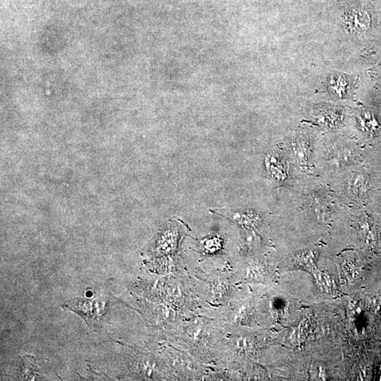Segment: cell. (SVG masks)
Returning a JSON list of instances; mask_svg holds the SVG:
<instances>
[{
	"label": "cell",
	"instance_id": "obj_1",
	"mask_svg": "<svg viewBox=\"0 0 381 381\" xmlns=\"http://www.w3.org/2000/svg\"><path fill=\"white\" fill-rule=\"evenodd\" d=\"M345 24L349 31L361 34L369 30L371 25V18L367 11L363 9H354L347 14Z\"/></svg>",
	"mask_w": 381,
	"mask_h": 381
},
{
	"label": "cell",
	"instance_id": "obj_2",
	"mask_svg": "<svg viewBox=\"0 0 381 381\" xmlns=\"http://www.w3.org/2000/svg\"><path fill=\"white\" fill-rule=\"evenodd\" d=\"M328 87L333 94L337 96H344L348 90V80L341 75H333L329 79Z\"/></svg>",
	"mask_w": 381,
	"mask_h": 381
},
{
	"label": "cell",
	"instance_id": "obj_3",
	"mask_svg": "<svg viewBox=\"0 0 381 381\" xmlns=\"http://www.w3.org/2000/svg\"><path fill=\"white\" fill-rule=\"evenodd\" d=\"M269 167L271 174L277 180H283L287 176L285 167L283 164L281 163L280 160L274 158H270Z\"/></svg>",
	"mask_w": 381,
	"mask_h": 381
}]
</instances>
